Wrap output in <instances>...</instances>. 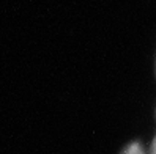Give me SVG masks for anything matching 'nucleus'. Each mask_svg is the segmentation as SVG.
Here are the masks:
<instances>
[{"label":"nucleus","mask_w":156,"mask_h":154,"mask_svg":"<svg viewBox=\"0 0 156 154\" xmlns=\"http://www.w3.org/2000/svg\"><path fill=\"white\" fill-rule=\"evenodd\" d=\"M122 154H144V151H142V148L139 146L137 143H133V145H129Z\"/></svg>","instance_id":"nucleus-1"},{"label":"nucleus","mask_w":156,"mask_h":154,"mask_svg":"<svg viewBox=\"0 0 156 154\" xmlns=\"http://www.w3.org/2000/svg\"><path fill=\"white\" fill-rule=\"evenodd\" d=\"M151 154H156V137H154L153 145H151Z\"/></svg>","instance_id":"nucleus-2"}]
</instances>
